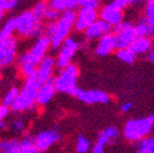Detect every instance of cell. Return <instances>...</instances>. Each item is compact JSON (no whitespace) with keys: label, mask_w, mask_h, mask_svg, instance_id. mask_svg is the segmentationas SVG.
<instances>
[{"label":"cell","mask_w":154,"mask_h":153,"mask_svg":"<svg viewBox=\"0 0 154 153\" xmlns=\"http://www.w3.org/2000/svg\"><path fill=\"white\" fill-rule=\"evenodd\" d=\"M51 48V40L46 36L35 39L30 48L27 52L17 57L16 64L19 73L25 78L36 72L38 64L47 56L48 49Z\"/></svg>","instance_id":"1"},{"label":"cell","mask_w":154,"mask_h":153,"mask_svg":"<svg viewBox=\"0 0 154 153\" xmlns=\"http://www.w3.org/2000/svg\"><path fill=\"white\" fill-rule=\"evenodd\" d=\"M41 84L38 79L36 73L25 78L19 94L11 109L16 114L30 111L36 106V94Z\"/></svg>","instance_id":"2"},{"label":"cell","mask_w":154,"mask_h":153,"mask_svg":"<svg viewBox=\"0 0 154 153\" xmlns=\"http://www.w3.org/2000/svg\"><path fill=\"white\" fill-rule=\"evenodd\" d=\"M15 19L16 32L19 36L28 39H38L44 36L45 32V25L44 20H40L36 18L31 10H26L24 12L19 13Z\"/></svg>","instance_id":"3"},{"label":"cell","mask_w":154,"mask_h":153,"mask_svg":"<svg viewBox=\"0 0 154 153\" xmlns=\"http://www.w3.org/2000/svg\"><path fill=\"white\" fill-rule=\"evenodd\" d=\"M77 13L74 10H67L60 14L56 20V29L51 38V47L53 49L60 48L65 40L69 38L72 29L74 28Z\"/></svg>","instance_id":"4"},{"label":"cell","mask_w":154,"mask_h":153,"mask_svg":"<svg viewBox=\"0 0 154 153\" xmlns=\"http://www.w3.org/2000/svg\"><path fill=\"white\" fill-rule=\"evenodd\" d=\"M79 71L78 67L74 63H71L66 67L60 69L57 76L53 79L56 90L61 93L74 95L77 91V80H78Z\"/></svg>","instance_id":"5"},{"label":"cell","mask_w":154,"mask_h":153,"mask_svg":"<svg viewBox=\"0 0 154 153\" xmlns=\"http://www.w3.org/2000/svg\"><path fill=\"white\" fill-rule=\"evenodd\" d=\"M153 126L148 117L130 119L125 122L123 126V137L130 142H139L142 139L149 137L153 131Z\"/></svg>","instance_id":"6"},{"label":"cell","mask_w":154,"mask_h":153,"mask_svg":"<svg viewBox=\"0 0 154 153\" xmlns=\"http://www.w3.org/2000/svg\"><path fill=\"white\" fill-rule=\"evenodd\" d=\"M18 42L15 36L0 40V69L12 65L17 59Z\"/></svg>","instance_id":"7"},{"label":"cell","mask_w":154,"mask_h":153,"mask_svg":"<svg viewBox=\"0 0 154 153\" xmlns=\"http://www.w3.org/2000/svg\"><path fill=\"white\" fill-rule=\"evenodd\" d=\"M115 32L117 36V49L130 48L133 42L137 39L136 29L132 23L122 22L115 27Z\"/></svg>","instance_id":"8"},{"label":"cell","mask_w":154,"mask_h":153,"mask_svg":"<svg viewBox=\"0 0 154 153\" xmlns=\"http://www.w3.org/2000/svg\"><path fill=\"white\" fill-rule=\"evenodd\" d=\"M78 48H79V43L74 38L69 36L61 45L60 50H59L57 58H56L57 67L59 69H63V67H66L67 65H70L72 63L73 57L75 56Z\"/></svg>","instance_id":"9"},{"label":"cell","mask_w":154,"mask_h":153,"mask_svg":"<svg viewBox=\"0 0 154 153\" xmlns=\"http://www.w3.org/2000/svg\"><path fill=\"white\" fill-rule=\"evenodd\" d=\"M120 137V130L115 125L107 126L105 130L101 132L96 138L94 146L92 147V153H104L105 148L109 145L113 144Z\"/></svg>","instance_id":"10"},{"label":"cell","mask_w":154,"mask_h":153,"mask_svg":"<svg viewBox=\"0 0 154 153\" xmlns=\"http://www.w3.org/2000/svg\"><path fill=\"white\" fill-rule=\"evenodd\" d=\"M97 20V11L96 9L89 7H82L77 12L74 29L76 31L85 32L94 22Z\"/></svg>","instance_id":"11"},{"label":"cell","mask_w":154,"mask_h":153,"mask_svg":"<svg viewBox=\"0 0 154 153\" xmlns=\"http://www.w3.org/2000/svg\"><path fill=\"white\" fill-rule=\"evenodd\" d=\"M80 102L85 104H107L110 101V96L102 90H84L78 88L75 94Z\"/></svg>","instance_id":"12"},{"label":"cell","mask_w":154,"mask_h":153,"mask_svg":"<svg viewBox=\"0 0 154 153\" xmlns=\"http://www.w3.org/2000/svg\"><path fill=\"white\" fill-rule=\"evenodd\" d=\"M61 139L60 133L57 130H44L34 136V144L40 152L48 150Z\"/></svg>","instance_id":"13"},{"label":"cell","mask_w":154,"mask_h":153,"mask_svg":"<svg viewBox=\"0 0 154 153\" xmlns=\"http://www.w3.org/2000/svg\"><path fill=\"white\" fill-rule=\"evenodd\" d=\"M56 67H57V62H56V59L53 56L47 55L42 60L35 72L40 84L42 85L53 80Z\"/></svg>","instance_id":"14"},{"label":"cell","mask_w":154,"mask_h":153,"mask_svg":"<svg viewBox=\"0 0 154 153\" xmlns=\"http://www.w3.org/2000/svg\"><path fill=\"white\" fill-rule=\"evenodd\" d=\"M111 25L108 23L104 22L103 19H97L96 22H94L89 28L85 31V38L87 40H95V39H101L103 36L107 33H110L111 30Z\"/></svg>","instance_id":"15"},{"label":"cell","mask_w":154,"mask_h":153,"mask_svg":"<svg viewBox=\"0 0 154 153\" xmlns=\"http://www.w3.org/2000/svg\"><path fill=\"white\" fill-rule=\"evenodd\" d=\"M115 49H117V36L116 34L107 33L99 40L95 48V54L100 57H104L112 53Z\"/></svg>","instance_id":"16"},{"label":"cell","mask_w":154,"mask_h":153,"mask_svg":"<svg viewBox=\"0 0 154 153\" xmlns=\"http://www.w3.org/2000/svg\"><path fill=\"white\" fill-rule=\"evenodd\" d=\"M100 16L101 19H103L104 22L108 23L111 26H118L119 24L123 22V13L122 10L117 9L113 7L111 3L105 5L100 12Z\"/></svg>","instance_id":"17"},{"label":"cell","mask_w":154,"mask_h":153,"mask_svg":"<svg viewBox=\"0 0 154 153\" xmlns=\"http://www.w3.org/2000/svg\"><path fill=\"white\" fill-rule=\"evenodd\" d=\"M56 92V87L54 85V81H48L45 84H42L38 88V94H36V105L45 106L54 98Z\"/></svg>","instance_id":"18"},{"label":"cell","mask_w":154,"mask_h":153,"mask_svg":"<svg viewBox=\"0 0 154 153\" xmlns=\"http://www.w3.org/2000/svg\"><path fill=\"white\" fill-rule=\"evenodd\" d=\"M152 42L151 38L143 36V38H137L133 42V44L130 46L131 50H133L136 55H142V54L148 53L151 50Z\"/></svg>","instance_id":"19"},{"label":"cell","mask_w":154,"mask_h":153,"mask_svg":"<svg viewBox=\"0 0 154 153\" xmlns=\"http://www.w3.org/2000/svg\"><path fill=\"white\" fill-rule=\"evenodd\" d=\"M0 153H20V140L0 139Z\"/></svg>","instance_id":"20"},{"label":"cell","mask_w":154,"mask_h":153,"mask_svg":"<svg viewBox=\"0 0 154 153\" xmlns=\"http://www.w3.org/2000/svg\"><path fill=\"white\" fill-rule=\"evenodd\" d=\"M76 5H79V0H51L49 7L54 8L59 12L73 10Z\"/></svg>","instance_id":"21"},{"label":"cell","mask_w":154,"mask_h":153,"mask_svg":"<svg viewBox=\"0 0 154 153\" xmlns=\"http://www.w3.org/2000/svg\"><path fill=\"white\" fill-rule=\"evenodd\" d=\"M20 153H41L34 144V137L26 135L20 140Z\"/></svg>","instance_id":"22"},{"label":"cell","mask_w":154,"mask_h":153,"mask_svg":"<svg viewBox=\"0 0 154 153\" xmlns=\"http://www.w3.org/2000/svg\"><path fill=\"white\" fill-rule=\"evenodd\" d=\"M16 31V26H15V19L9 18L2 27L0 28V40H5V39H9L13 36V33Z\"/></svg>","instance_id":"23"},{"label":"cell","mask_w":154,"mask_h":153,"mask_svg":"<svg viewBox=\"0 0 154 153\" xmlns=\"http://www.w3.org/2000/svg\"><path fill=\"white\" fill-rule=\"evenodd\" d=\"M136 153H154V135L137 142Z\"/></svg>","instance_id":"24"},{"label":"cell","mask_w":154,"mask_h":153,"mask_svg":"<svg viewBox=\"0 0 154 153\" xmlns=\"http://www.w3.org/2000/svg\"><path fill=\"white\" fill-rule=\"evenodd\" d=\"M19 91H20V89L16 86H13V87H11V88H9L7 90V92L5 93V95H3L1 104H3V105H5V106H9V107H12L13 104H14L15 101H16L17 96H18Z\"/></svg>","instance_id":"25"},{"label":"cell","mask_w":154,"mask_h":153,"mask_svg":"<svg viewBox=\"0 0 154 153\" xmlns=\"http://www.w3.org/2000/svg\"><path fill=\"white\" fill-rule=\"evenodd\" d=\"M91 142L86 136L78 135L75 141V151L76 153H88L91 150Z\"/></svg>","instance_id":"26"},{"label":"cell","mask_w":154,"mask_h":153,"mask_svg":"<svg viewBox=\"0 0 154 153\" xmlns=\"http://www.w3.org/2000/svg\"><path fill=\"white\" fill-rule=\"evenodd\" d=\"M117 57L122 62L128 63V64H132L135 61V59H136V54L133 50H131V48H123V49H118Z\"/></svg>","instance_id":"27"},{"label":"cell","mask_w":154,"mask_h":153,"mask_svg":"<svg viewBox=\"0 0 154 153\" xmlns=\"http://www.w3.org/2000/svg\"><path fill=\"white\" fill-rule=\"evenodd\" d=\"M9 129L14 133H24L26 131V120L23 117H16L10 122Z\"/></svg>","instance_id":"28"},{"label":"cell","mask_w":154,"mask_h":153,"mask_svg":"<svg viewBox=\"0 0 154 153\" xmlns=\"http://www.w3.org/2000/svg\"><path fill=\"white\" fill-rule=\"evenodd\" d=\"M48 8H49V5H47L45 1H40L36 5H34V7L32 8L31 11L36 16V18H38L40 20H44Z\"/></svg>","instance_id":"29"},{"label":"cell","mask_w":154,"mask_h":153,"mask_svg":"<svg viewBox=\"0 0 154 153\" xmlns=\"http://www.w3.org/2000/svg\"><path fill=\"white\" fill-rule=\"evenodd\" d=\"M135 29H136V33H137V38H143V36H149V25H148L147 18L143 17L139 20L136 26H135ZM149 38V36H148Z\"/></svg>","instance_id":"30"},{"label":"cell","mask_w":154,"mask_h":153,"mask_svg":"<svg viewBox=\"0 0 154 153\" xmlns=\"http://www.w3.org/2000/svg\"><path fill=\"white\" fill-rule=\"evenodd\" d=\"M60 16V12L57 11L56 9L54 8H48L47 10V13H46V16H45V19L47 22H56L58 18Z\"/></svg>","instance_id":"31"},{"label":"cell","mask_w":154,"mask_h":153,"mask_svg":"<svg viewBox=\"0 0 154 153\" xmlns=\"http://www.w3.org/2000/svg\"><path fill=\"white\" fill-rule=\"evenodd\" d=\"M146 16L154 20V0H148L146 7Z\"/></svg>","instance_id":"32"},{"label":"cell","mask_w":154,"mask_h":153,"mask_svg":"<svg viewBox=\"0 0 154 153\" xmlns=\"http://www.w3.org/2000/svg\"><path fill=\"white\" fill-rule=\"evenodd\" d=\"M5 11H12L18 5L19 0H2Z\"/></svg>","instance_id":"33"},{"label":"cell","mask_w":154,"mask_h":153,"mask_svg":"<svg viewBox=\"0 0 154 153\" xmlns=\"http://www.w3.org/2000/svg\"><path fill=\"white\" fill-rule=\"evenodd\" d=\"M80 7H89L93 9H97L99 7V0H79Z\"/></svg>","instance_id":"34"},{"label":"cell","mask_w":154,"mask_h":153,"mask_svg":"<svg viewBox=\"0 0 154 153\" xmlns=\"http://www.w3.org/2000/svg\"><path fill=\"white\" fill-rule=\"evenodd\" d=\"M10 111H11V107L0 104V120L7 119L10 115Z\"/></svg>","instance_id":"35"},{"label":"cell","mask_w":154,"mask_h":153,"mask_svg":"<svg viewBox=\"0 0 154 153\" xmlns=\"http://www.w3.org/2000/svg\"><path fill=\"white\" fill-rule=\"evenodd\" d=\"M111 5L115 8H117V9L123 10L126 5H130V1L128 0H112Z\"/></svg>","instance_id":"36"},{"label":"cell","mask_w":154,"mask_h":153,"mask_svg":"<svg viewBox=\"0 0 154 153\" xmlns=\"http://www.w3.org/2000/svg\"><path fill=\"white\" fill-rule=\"evenodd\" d=\"M133 107H134V104L132 102H126V103H123L120 106V111L122 114H128V111L133 109Z\"/></svg>","instance_id":"37"},{"label":"cell","mask_w":154,"mask_h":153,"mask_svg":"<svg viewBox=\"0 0 154 153\" xmlns=\"http://www.w3.org/2000/svg\"><path fill=\"white\" fill-rule=\"evenodd\" d=\"M5 12V7H3V1L2 0H0V23H1V20H2Z\"/></svg>","instance_id":"38"},{"label":"cell","mask_w":154,"mask_h":153,"mask_svg":"<svg viewBox=\"0 0 154 153\" xmlns=\"http://www.w3.org/2000/svg\"><path fill=\"white\" fill-rule=\"evenodd\" d=\"M149 59L151 62L154 63V47L152 48L151 50H150V54H149Z\"/></svg>","instance_id":"39"},{"label":"cell","mask_w":154,"mask_h":153,"mask_svg":"<svg viewBox=\"0 0 154 153\" xmlns=\"http://www.w3.org/2000/svg\"><path fill=\"white\" fill-rule=\"evenodd\" d=\"M128 1H130V5H132V3H141L144 0H128Z\"/></svg>","instance_id":"40"},{"label":"cell","mask_w":154,"mask_h":153,"mask_svg":"<svg viewBox=\"0 0 154 153\" xmlns=\"http://www.w3.org/2000/svg\"><path fill=\"white\" fill-rule=\"evenodd\" d=\"M148 118H149V120L152 122V124L154 125V114H153V115H151V116H149Z\"/></svg>","instance_id":"41"},{"label":"cell","mask_w":154,"mask_h":153,"mask_svg":"<svg viewBox=\"0 0 154 153\" xmlns=\"http://www.w3.org/2000/svg\"><path fill=\"white\" fill-rule=\"evenodd\" d=\"M47 1H51V0H47Z\"/></svg>","instance_id":"42"}]
</instances>
